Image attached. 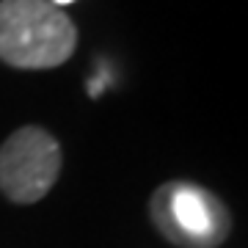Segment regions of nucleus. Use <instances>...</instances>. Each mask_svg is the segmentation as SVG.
I'll use <instances>...</instances> for the list:
<instances>
[{"label":"nucleus","mask_w":248,"mask_h":248,"mask_svg":"<svg viewBox=\"0 0 248 248\" xmlns=\"http://www.w3.org/2000/svg\"><path fill=\"white\" fill-rule=\"evenodd\" d=\"M78 50V25L50 0H0V61L14 69H55Z\"/></svg>","instance_id":"1"},{"label":"nucleus","mask_w":248,"mask_h":248,"mask_svg":"<svg viewBox=\"0 0 248 248\" xmlns=\"http://www.w3.org/2000/svg\"><path fill=\"white\" fill-rule=\"evenodd\" d=\"M155 229L177 248H218L232 232L229 207L207 187L171 179L149 196Z\"/></svg>","instance_id":"2"},{"label":"nucleus","mask_w":248,"mask_h":248,"mask_svg":"<svg viewBox=\"0 0 248 248\" xmlns=\"http://www.w3.org/2000/svg\"><path fill=\"white\" fill-rule=\"evenodd\" d=\"M63 152L50 130L25 124L0 143V193L11 204H36L61 177Z\"/></svg>","instance_id":"3"},{"label":"nucleus","mask_w":248,"mask_h":248,"mask_svg":"<svg viewBox=\"0 0 248 248\" xmlns=\"http://www.w3.org/2000/svg\"><path fill=\"white\" fill-rule=\"evenodd\" d=\"M50 3H55L58 9H63V6H69V3H75V0H50Z\"/></svg>","instance_id":"4"}]
</instances>
